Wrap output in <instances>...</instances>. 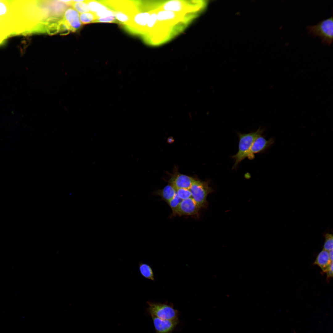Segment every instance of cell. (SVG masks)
<instances>
[{
    "mask_svg": "<svg viewBox=\"0 0 333 333\" xmlns=\"http://www.w3.org/2000/svg\"><path fill=\"white\" fill-rule=\"evenodd\" d=\"M264 129L260 127L256 131L247 134L237 133L239 139L237 153L231 157L235 162L232 169H236L239 163L247 157V154L255 139L261 135Z\"/></svg>",
    "mask_w": 333,
    "mask_h": 333,
    "instance_id": "obj_1",
    "label": "cell"
},
{
    "mask_svg": "<svg viewBox=\"0 0 333 333\" xmlns=\"http://www.w3.org/2000/svg\"><path fill=\"white\" fill-rule=\"evenodd\" d=\"M333 25L331 16L322 20L316 24L308 25L306 28L308 34L314 37H319L321 43L329 46L333 40Z\"/></svg>",
    "mask_w": 333,
    "mask_h": 333,
    "instance_id": "obj_2",
    "label": "cell"
},
{
    "mask_svg": "<svg viewBox=\"0 0 333 333\" xmlns=\"http://www.w3.org/2000/svg\"><path fill=\"white\" fill-rule=\"evenodd\" d=\"M209 184V180L204 181L195 179L189 189L191 197L201 208L208 207L207 196L214 191V189Z\"/></svg>",
    "mask_w": 333,
    "mask_h": 333,
    "instance_id": "obj_3",
    "label": "cell"
},
{
    "mask_svg": "<svg viewBox=\"0 0 333 333\" xmlns=\"http://www.w3.org/2000/svg\"><path fill=\"white\" fill-rule=\"evenodd\" d=\"M149 306L147 313L154 316L164 320H171L178 318L179 311L174 309L172 304L156 303L148 301Z\"/></svg>",
    "mask_w": 333,
    "mask_h": 333,
    "instance_id": "obj_4",
    "label": "cell"
},
{
    "mask_svg": "<svg viewBox=\"0 0 333 333\" xmlns=\"http://www.w3.org/2000/svg\"><path fill=\"white\" fill-rule=\"evenodd\" d=\"M201 208L195 200L190 197L183 200L172 216H192L198 214Z\"/></svg>",
    "mask_w": 333,
    "mask_h": 333,
    "instance_id": "obj_5",
    "label": "cell"
},
{
    "mask_svg": "<svg viewBox=\"0 0 333 333\" xmlns=\"http://www.w3.org/2000/svg\"><path fill=\"white\" fill-rule=\"evenodd\" d=\"M195 179L192 177L181 174L177 170H175L167 182L169 184L172 186L176 189H189Z\"/></svg>",
    "mask_w": 333,
    "mask_h": 333,
    "instance_id": "obj_6",
    "label": "cell"
},
{
    "mask_svg": "<svg viewBox=\"0 0 333 333\" xmlns=\"http://www.w3.org/2000/svg\"><path fill=\"white\" fill-rule=\"evenodd\" d=\"M62 21L68 30L73 32L78 30L82 25L79 13L73 8L66 10Z\"/></svg>",
    "mask_w": 333,
    "mask_h": 333,
    "instance_id": "obj_7",
    "label": "cell"
},
{
    "mask_svg": "<svg viewBox=\"0 0 333 333\" xmlns=\"http://www.w3.org/2000/svg\"><path fill=\"white\" fill-rule=\"evenodd\" d=\"M274 142L273 138L266 140L262 135L258 136L253 142L246 158L249 159H253L254 158V154L266 150L272 145Z\"/></svg>",
    "mask_w": 333,
    "mask_h": 333,
    "instance_id": "obj_8",
    "label": "cell"
},
{
    "mask_svg": "<svg viewBox=\"0 0 333 333\" xmlns=\"http://www.w3.org/2000/svg\"><path fill=\"white\" fill-rule=\"evenodd\" d=\"M156 333H171L179 323L178 318L164 320L151 316Z\"/></svg>",
    "mask_w": 333,
    "mask_h": 333,
    "instance_id": "obj_9",
    "label": "cell"
},
{
    "mask_svg": "<svg viewBox=\"0 0 333 333\" xmlns=\"http://www.w3.org/2000/svg\"><path fill=\"white\" fill-rule=\"evenodd\" d=\"M187 1L168 0L161 3L159 8L161 10L177 13L186 14L188 13L189 2Z\"/></svg>",
    "mask_w": 333,
    "mask_h": 333,
    "instance_id": "obj_10",
    "label": "cell"
},
{
    "mask_svg": "<svg viewBox=\"0 0 333 333\" xmlns=\"http://www.w3.org/2000/svg\"><path fill=\"white\" fill-rule=\"evenodd\" d=\"M157 21L170 26L183 18L185 14L177 13L160 10L157 11Z\"/></svg>",
    "mask_w": 333,
    "mask_h": 333,
    "instance_id": "obj_11",
    "label": "cell"
},
{
    "mask_svg": "<svg viewBox=\"0 0 333 333\" xmlns=\"http://www.w3.org/2000/svg\"><path fill=\"white\" fill-rule=\"evenodd\" d=\"M332 262L328 251L323 249L318 255L314 264L319 266L323 272L325 273Z\"/></svg>",
    "mask_w": 333,
    "mask_h": 333,
    "instance_id": "obj_12",
    "label": "cell"
},
{
    "mask_svg": "<svg viewBox=\"0 0 333 333\" xmlns=\"http://www.w3.org/2000/svg\"><path fill=\"white\" fill-rule=\"evenodd\" d=\"M155 194L160 196L162 199L166 203L170 201L176 193V189L171 185L168 184L162 189L155 192Z\"/></svg>",
    "mask_w": 333,
    "mask_h": 333,
    "instance_id": "obj_13",
    "label": "cell"
},
{
    "mask_svg": "<svg viewBox=\"0 0 333 333\" xmlns=\"http://www.w3.org/2000/svg\"><path fill=\"white\" fill-rule=\"evenodd\" d=\"M85 1L88 5L90 11L94 13L109 9L101 2V1L85 0Z\"/></svg>",
    "mask_w": 333,
    "mask_h": 333,
    "instance_id": "obj_14",
    "label": "cell"
},
{
    "mask_svg": "<svg viewBox=\"0 0 333 333\" xmlns=\"http://www.w3.org/2000/svg\"><path fill=\"white\" fill-rule=\"evenodd\" d=\"M139 266L140 272L143 277L149 279L154 280L153 271L150 266L140 261L139 263Z\"/></svg>",
    "mask_w": 333,
    "mask_h": 333,
    "instance_id": "obj_15",
    "label": "cell"
},
{
    "mask_svg": "<svg viewBox=\"0 0 333 333\" xmlns=\"http://www.w3.org/2000/svg\"><path fill=\"white\" fill-rule=\"evenodd\" d=\"M80 18L82 24H85L94 23L97 18L94 13L90 11L80 14Z\"/></svg>",
    "mask_w": 333,
    "mask_h": 333,
    "instance_id": "obj_16",
    "label": "cell"
},
{
    "mask_svg": "<svg viewBox=\"0 0 333 333\" xmlns=\"http://www.w3.org/2000/svg\"><path fill=\"white\" fill-rule=\"evenodd\" d=\"M72 5L73 8L80 13L90 12L89 6L85 0L84 2H75L73 1Z\"/></svg>",
    "mask_w": 333,
    "mask_h": 333,
    "instance_id": "obj_17",
    "label": "cell"
},
{
    "mask_svg": "<svg viewBox=\"0 0 333 333\" xmlns=\"http://www.w3.org/2000/svg\"><path fill=\"white\" fill-rule=\"evenodd\" d=\"M182 200L176 193L174 197L167 203L172 210L171 215L175 212Z\"/></svg>",
    "mask_w": 333,
    "mask_h": 333,
    "instance_id": "obj_18",
    "label": "cell"
},
{
    "mask_svg": "<svg viewBox=\"0 0 333 333\" xmlns=\"http://www.w3.org/2000/svg\"><path fill=\"white\" fill-rule=\"evenodd\" d=\"M333 236L331 234L327 233L325 235V240L323 249L327 251L333 250Z\"/></svg>",
    "mask_w": 333,
    "mask_h": 333,
    "instance_id": "obj_19",
    "label": "cell"
},
{
    "mask_svg": "<svg viewBox=\"0 0 333 333\" xmlns=\"http://www.w3.org/2000/svg\"><path fill=\"white\" fill-rule=\"evenodd\" d=\"M176 193L181 199L184 200L191 197V194L189 189L179 188L176 189Z\"/></svg>",
    "mask_w": 333,
    "mask_h": 333,
    "instance_id": "obj_20",
    "label": "cell"
},
{
    "mask_svg": "<svg viewBox=\"0 0 333 333\" xmlns=\"http://www.w3.org/2000/svg\"><path fill=\"white\" fill-rule=\"evenodd\" d=\"M97 18L115 16L114 11L109 8L94 13Z\"/></svg>",
    "mask_w": 333,
    "mask_h": 333,
    "instance_id": "obj_21",
    "label": "cell"
},
{
    "mask_svg": "<svg viewBox=\"0 0 333 333\" xmlns=\"http://www.w3.org/2000/svg\"><path fill=\"white\" fill-rule=\"evenodd\" d=\"M95 23H117L115 16L98 18L95 21Z\"/></svg>",
    "mask_w": 333,
    "mask_h": 333,
    "instance_id": "obj_22",
    "label": "cell"
},
{
    "mask_svg": "<svg viewBox=\"0 0 333 333\" xmlns=\"http://www.w3.org/2000/svg\"><path fill=\"white\" fill-rule=\"evenodd\" d=\"M333 262H332L325 272L327 273V278L328 279L333 277Z\"/></svg>",
    "mask_w": 333,
    "mask_h": 333,
    "instance_id": "obj_23",
    "label": "cell"
},
{
    "mask_svg": "<svg viewBox=\"0 0 333 333\" xmlns=\"http://www.w3.org/2000/svg\"><path fill=\"white\" fill-rule=\"evenodd\" d=\"M329 254L330 260L331 261L333 262V250H331L329 251Z\"/></svg>",
    "mask_w": 333,
    "mask_h": 333,
    "instance_id": "obj_24",
    "label": "cell"
},
{
    "mask_svg": "<svg viewBox=\"0 0 333 333\" xmlns=\"http://www.w3.org/2000/svg\"><path fill=\"white\" fill-rule=\"evenodd\" d=\"M84 1L85 0H73V1L74 2H84Z\"/></svg>",
    "mask_w": 333,
    "mask_h": 333,
    "instance_id": "obj_25",
    "label": "cell"
},
{
    "mask_svg": "<svg viewBox=\"0 0 333 333\" xmlns=\"http://www.w3.org/2000/svg\"><path fill=\"white\" fill-rule=\"evenodd\" d=\"M163 24H164V23H163ZM164 25H165V24H164Z\"/></svg>",
    "mask_w": 333,
    "mask_h": 333,
    "instance_id": "obj_26",
    "label": "cell"
}]
</instances>
